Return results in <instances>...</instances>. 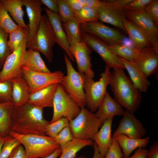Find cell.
Listing matches in <instances>:
<instances>
[{
  "label": "cell",
  "instance_id": "31",
  "mask_svg": "<svg viewBox=\"0 0 158 158\" xmlns=\"http://www.w3.org/2000/svg\"><path fill=\"white\" fill-rule=\"evenodd\" d=\"M62 27L70 46L80 42L81 37L80 24L75 17L63 23Z\"/></svg>",
  "mask_w": 158,
  "mask_h": 158
},
{
  "label": "cell",
  "instance_id": "11",
  "mask_svg": "<svg viewBox=\"0 0 158 158\" xmlns=\"http://www.w3.org/2000/svg\"><path fill=\"white\" fill-rule=\"evenodd\" d=\"M81 35L82 40L101 57L106 66L113 69H125L121 59L115 54L109 45L92 35L83 32H81Z\"/></svg>",
  "mask_w": 158,
  "mask_h": 158
},
{
  "label": "cell",
  "instance_id": "48",
  "mask_svg": "<svg viewBox=\"0 0 158 158\" xmlns=\"http://www.w3.org/2000/svg\"><path fill=\"white\" fill-rule=\"evenodd\" d=\"M42 4L45 6L50 11L58 13V0H40Z\"/></svg>",
  "mask_w": 158,
  "mask_h": 158
},
{
  "label": "cell",
  "instance_id": "45",
  "mask_svg": "<svg viewBox=\"0 0 158 158\" xmlns=\"http://www.w3.org/2000/svg\"><path fill=\"white\" fill-rule=\"evenodd\" d=\"M152 0H133L124 8L123 12L136 11L143 9Z\"/></svg>",
  "mask_w": 158,
  "mask_h": 158
},
{
  "label": "cell",
  "instance_id": "4",
  "mask_svg": "<svg viewBox=\"0 0 158 158\" xmlns=\"http://www.w3.org/2000/svg\"><path fill=\"white\" fill-rule=\"evenodd\" d=\"M56 43L52 27L46 15H42L39 28L32 39L28 42L26 48L41 52L49 63L52 61V48Z\"/></svg>",
  "mask_w": 158,
  "mask_h": 158
},
{
  "label": "cell",
  "instance_id": "1",
  "mask_svg": "<svg viewBox=\"0 0 158 158\" xmlns=\"http://www.w3.org/2000/svg\"><path fill=\"white\" fill-rule=\"evenodd\" d=\"M43 109L28 102L19 107H14L11 130L22 134L45 135L50 121L44 118Z\"/></svg>",
  "mask_w": 158,
  "mask_h": 158
},
{
  "label": "cell",
  "instance_id": "6",
  "mask_svg": "<svg viewBox=\"0 0 158 158\" xmlns=\"http://www.w3.org/2000/svg\"><path fill=\"white\" fill-rule=\"evenodd\" d=\"M67 74L61 84L66 93L80 108L86 106V99L84 90L85 75L74 69L71 62L66 54L64 55Z\"/></svg>",
  "mask_w": 158,
  "mask_h": 158
},
{
  "label": "cell",
  "instance_id": "47",
  "mask_svg": "<svg viewBox=\"0 0 158 158\" xmlns=\"http://www.w3.org/2000/svg\"><path fill=\"white\" fill-rule=\"evenodd\" d=\"M67 2L74 13L80 11L85 6L84 0H67Z\"/></svg>",
  "mask_w": 158,
  "mask_h": 158
},
{
  "label": "cell",
  "instance_id": "35",
  "mask_svg": "<svg viewBox=\"0 0 158 158\" xmlns=\"http://www.w3.org/2000/svg\"><path fill=\"white\" fill-rule=\"evenodd\" d=\"M18 26L13 21L0 0V27L9 33Z\"/></svg>",
  "mask_w": 158,
  "mask_h": 158
},
{
  "label": "cell",
  "instance_id": "18",
  "mask_svg": "<svg viewBox=\"0 0 158 158\" xmlns=\"http://www.w3.org/2000/svg\"><path fill=\"white\" fill-rule=\"evenodd\" d=\"M44 10L52 27L56 38V43L65 52L71 61H75L71 53L70 46L58 14L50 11L46 7H44Z\"/></svg>",
  "mask_w": 158,
  "mask_h": 158
},
{
  "label": "cell",
  "instance_id": "7",
  "mask_svg": "<svg viewBox=\"0 0 158 158\" xmlns=\"http://www.w3.org/2000/svg\"><path fill=\"white\" fill-rule=\"evenodd\" d=\"M102 125L95 114L84 107L69 123L74 138L81 140L92 139Z\"/></svg>",
  "mask_w": 158,
  "mask_h": 158
},
{
  "label": "cell",
  "instance_id": "44",
  "mask_svg": "<svg viewBox=\"0 0 158 158\" xmlns=\"http://www.w3.org/2000/svg\"><path fill=\"white\" fill-rule=\"evenodd\" d=\"M133 0H108L102 1L109 7L119 12L124 13V8Z\"/></svg>",
  "mask_w": 158,
  "mask_h": 158
},
{
  "label": "cell",
  "instance_id": "12",
  "mask_svg": "<svg viewBox=\"0 0 158 158\" xmlns=\"http://www.w3.org/2000/svg\"><path fill=\"white\" fill-rule=\"evenodd\" d=\"M28 42L27 35L17 48L7 57L0 71V82L22 75L21 68L27 50Z\"/></svg>",
  "mask_w": 158,
  "mask_h": 158
},
{
  "label": "cell",
  "instance_id": "25",
  "mask_svg": "<svg viewBox=\"0 0 158 158\" xmlns=\"http://www.w3.org/2000/svg\"><path fill=\"white\" fill-rule=\"evenodd\" d=\"M123 22L134 47L140 49L151 46L146 35L140 28L126 17L123 18Z\"/></svg>",
  "mask_w": 158,
  "mask_h": 158
},
{
  "label": "cell",
  "instance_id": "2",
  "mask_svg": "<svg viewBox=\"0 0 158 158\" xmlns=\"http://www.w3.org/2000/svg\"><path fill=\"white\" fill-rule=\"evenodd\" d=\"M123 69H113L109 85L114 99L125 110L134 113L141 103V92L126 75Z\"/></svg>",
  "mask_w": 158,
  "mask_h": 158
},
{
  "label": "cell",
  "instance_id": "16",
  "mask_svg": "<svg viewBox=\"0 0 158 158\" xmlns=\"http://www.w3.org/2000/svg\"><path fill=\"white\" fill-rule=\"evenodd\" d=\"M134 62L148 78L157 69L158 52L151 46L140 49Z\"/></svg>",
  "mask_w": 158,
  "mask_h": 158
},
{
  "label": "cell",
  "instance_id": "15",
  "mask_svg": "<svg viewBox=\"0 0 158 158\" xmlns=\"http://www.w3.org/2000/svg\"><path fill=\"white\" fill-rule=\"evenodd\" d=\"M70 50L76 61L78 72L87 77L93 78L95 74L92 68L90 56L92 50L82 40L70 46Z\"/></svg>",
  "mask_w": 158,
  "mask_h": 158
},
{
  "label": "cell",
  "instance_id": "38",
  "mask_svg": "<svg viewBox=\"0 0 158 158\" xmlns=\"http://www.w3.org/2000/svg\"><path fill=\"white\" fill-rule=\"evenodd\" d=\"M21 144L17 139L8 135L5 137L0 152V158H7L14 149Z\"/></svg>",
  "mask_w": 158,
  "mask_h": 158
},
{
  "label": "cell",
  "instance_id": "36",
  "mask_svg": "<svg viewBox=\"0 0 158 158\" xmlns=\"http://www.w3.org/2000/svg\"><path fill=\"white\" fill-rule=\"evenodd\" d=\"M8 33L0 27V71L5 61L11 53L7 45Z\"/></svg>",
  "mask_w": 158,
  "mask_h": 158
},
{
  "label": "cell",
  "instance_id": "40",
  "mask_svg": "<svg viewBox=\"0 0 158 158\" xmlns=\"http://www.w3.org/2000/svg\"><path fill=\"white\" fill-rule=\"evenodd\" d=\"M12 89L10 80L0 82V103L12 101Z\"/></svg>",
  "mask_w": 158,
  "mask_h": 158
},
{
  "label": "cell",
  "instance_id": "14",
  "mask_svg": "<svg viewBox=\"0 0 158 158\" xmlns=\"http://www.w3.org/2000/svg\"><path fill=\"white\" fill-rule=\"evenodd\" d=\"M146 133V130L143 124L134 114L125 110L112 137L122 134L129 138L140 139L142 138Z\"/></svg>",
  "mask_w": 158,
  "mask_h": 158
},
{
  "label": "cell",
  "instance_id": "53",
  "mask_svg": "<svg viewBox=\"0 0 158 158\" xmlns=\"http://www.w3.org/2000/svg\"><path fill=\"white\" fill-rule=\"evenodd\" d=\"M61 152V150L60 148L48 156L43 158H57L60 156Z\"/></svg>",
  "mask_w": 158,
  "mask_h": 158
},
{
  "label": "cell",
  "instance_id": "46",
  "mask_svg": "<svg viewBox=\"0 0 158 158\" xmlns=\"http://www.w3.org/2000/svg\"><path fill=\"white\" fill-rule=\"evenodd\" d=\"M7 158H28L23 146L21 144L17 146Z\"/></svg>",
  "mask_w": 158,
  "mask_h": 158
},
{
  "label": "cell",
  "instance_id": "34",
  "mask_svg": "<svg viewBox=\"0 0 158 158\" xmlns=\"http://www.w3.org/2000/svg\"><path fill=\"white\" fill-rule=\"evenodd\" d=\"M74 13V17L80 24L99 20L97 9L86 6L80 11Z\"/></svg>",
  "mask_w": 158,
  "mask_h": 158
},
{
  "label": "cell",
  "instance_id": "10",
  "mask_svg": "<svg viewBox=\"0 0 158 158\" xmlns=\"http://www.w3.org/2000/svg\"><path fill=\"white\" fill-rule=\"evenodd\" d=\"M22 75L29 86L30 93L54 84L61 83L64 76L63 73L57 71L49 73L35 72L22 66Z\"/></svg>",
  "mask_w": 158,
  "mask_h": 158
},
{
  "label": "cell",
  "instance_id": "21",
  "mask_svg": "<svg viewBox=\"0 0 158 158\" xmlns=\"http://www.w3.org/2000/svg\"><path fill=\"white\" fill-rule=\"evenodd\" d=\"M113 118H109L105 121L92 139L95 141L100 154L104 157L112 142L111 131Z\"/></svg>",
  "mask_w": 158,
  "mask_h": 158
},
{
  "label": "cell",
  "instance_id": "17",
  "mask_svg": "<svg viewBox=\"0 0 158 158\" xmlns=\"http://www.w3.org/2000/svg\"><path fill=\"white\" fill-rule=\"evenodd\" d=\"M28 19V42L36 33L40 25L42 8L40 0H22Z\"/></svg>",
  "mask_w": 158,
  "mask_h": 158
},
{
  "label": "cell",
  "instance_id": "51",
  "mask_svg": "<svg viewBox=\"0 0 158 158\" xmlns=\"http://www.w3.org/2000/svg\"><path fill=\"white\" fill-rule=\"evenodd\" d=\"M85 6L97 9L102 3L101 1L98 0H85Z\"/></svg>",
  "mask_w": 158,
  "mask_h": 158
},
{
  "label": "cell",
  "instance_id": "22",
  "mask_svg": "<svg viewBox=\"0 0 158 158\" xmlns=\"http://www.w3.org/2000/svg\"><path fill=\"white\" fill-rule=\"evenodd\" d=\"M97 10L99 21L110 24L127 33L123 22L125 17L124 13L109 7L103 1Z\"/></svg>",
  "mask_w": 158,
  "mask_h": 158
},
{
  "label": "cell",
  "instance_id": "29",
  "mask_svg": "<svg viewBox=\"0 0 158 158\" xmlns=\"http://www.w3.org/2000/svg\"><path fill=\"white\" fill-rule=\"evenodd\" d=\"M14 106L12 101L0 103V136L5 138L11 130L12 116Z\"/></svg>",
  "mask_w": 158,
  "mask_h": 158
},
{
  "label": "cell",
  "instance_id": "24",
  "mask_svg": "<svg viewBox=\"0 0 158 158\" xmlns=\"http://www.w3.org/2000/svg\"><path fill=\"white\" fill-rule=\"evenodd\" d=\"M59 84H54L31 93L28 102L43 109L53 107L54 95Z\"/></svg>",
  "mask_w": 158,
  "mask_h": 158
},
{
  "label": "cell",
  "instance_id": "28",
  "mask_svg": "<svg viewBox=\"0 0 158 158\" xmlns=\"http://www.w3.org/2000/svg\"><path fill=\"white\" fill-rule=\"evenodd\" d=\"M13 21L20 27L28 28L23 19L24 12L22 0H1Z\"/></svg>",
  "mask_w": 158,
  "mask_h": 158
},
{
  "label": "cell",
  "instance_id": "19",
  "mask_svg": "<svg viewBox=\"0 0 158 158\" xmlns=\"http://www.w3.org/2000/svg\"><path fill=\"white\" fill-rule=\"evenodd\" d=\"M125 112L123 108L107 91L95 114L102 125L108 118L115 116H122Z\"/></svg>",
  "mask_w": 158,
  "mask_h": 158
},
{
  "label": "cell",
  "instance_id": "32",
  "mask_svg": "<svg viewBox=\"0 0 158 158\" xmlns=\"http://www.w3.org/2000/svg\"><path fill=\"white\" fill-rule=\"evenodd\" d=\"M110 46L117 56L130 61H134L140 51V49L133 47L126 46L123 44H117Z\"/></svg>",
  "mask_w": 158,
  "mask_h": 158
},
{
  "label": "cell",
  "instance_id": "9",
  "mask_svg": "<svg viewBox=\"0 0 158 158\" xmlns=\"http://www.w3.org/2000/svg\"><path fill=\"white\" fill-rule=\"evenodd\" d=\"M80 28L81 32L96 37L109 45L122 44L125 39L124 35L119 30L99 21L80 24Z\"/></svg>",
  "mask_w": 158,
  "mask_h": 158
},
{
  "label": "cell",
  "instance_id": "52",
  "mask_svg": "<svg viewBox=\"0 0 158 158\" xmlns=\"http://www.w3.org/2000/svg\"><path fill=\"white\" fill-rule=\"evenodd\" d=\"M94 148V154L92 158H105V157L99 153L96 144L94 142L92 145ZM77 158H87L83 156H81Z\"/></svg>",
  "mask_w": 158,
  "mask_h": 158
},
{
  "label": "cell",
  "instance_id": "50",
  "mask_svg": "<svg viewBox=\"0 0 158 158\" xmlns=\"http://www.w3.org/2000/svg\"><path fill=\"white\" fill-rule=\"evenodd\" d=\"M147 150L144 148H138L131 156L123 158H145Z\"/></svg>",
  "mask_w": 158,
  "mask_h": 158
},
{
  "label": "cell",
  "instance_id": "54",
  "mask_svg": "<svg viewBox=\"0 0 158 158\" xmlns=\"http://www.w3.org/2000/svg\"><path fill=\"white\" fill-rule=\"evenodd\" d=\"M5 140V138L2 137L0 136V152L2 147L4 143Z\"/></svg>",
  "mask_w": 158,
  "mask_h": 158
},
{
  "label": "cell",
  "instance_id": "42",
  "mask_svg": "<svg viewBox=\"0 0 158 158\" xmlns=\"http://www.w3.org/2000/svg\"><path fill=\"white\" fill-rule=\"evenodd\" d=\"M105 158H123L121 147L115 137H112V143L105 156Z\"/></svg>",
  "mask_w": 158,
  "mask_h": 158
},
{
  "label": "cell",
  "instance_id": "5",
  "mask_svg": "<svg viewBox=\"0 0 158 158\" xmlns=\"http://www.w3.org/2000/svg\"><path fill=\"white\" fill-rule=\"evenodd\" d=\"M111 75L110 68L106 66L104 71L100 74V78L98 81H95L93 78L85 75L84 90L86 106L91 112H96L101 103L107 92Z\"/></svg>",
  "mask_w": 158,
  "mask_h": 158
},
{
  "label": "cell",
  "instance_id": "23",
  "mask_svg": "<svg viewBox=\"0 0 158 158\" xmlns=\"http://www.w3.org/2000/svg\"><path fill=\"white\" fill-rule=\"evenodd\" d=\"M120 58L134 86L141 92H146L150 85V82L147 78L134 62Z\"/></svg>",
  "mask_w": 158,
  "mask_h": 158
},
{
  "label": "cell",
  "instance_id": "37",
  "mask_svg": "<svg viewBox=\"0 0 158 158\" xmlns=\"http://www.w3.org/2000/svg\"><path fill=\"white\" fill-rule=\"evenodd\" d=\"M69 121L66 118H62L48 125L45 135L55 137L65 127L69 125Z\"/></svg>",
  "mask_w": 158,
  "mask_h": 158
},
{
  "label": "cell",
  "instance_id": "13",
  "mask_svg": "<svg viewBox=\"0 0 158 158\" xmlns=\"http://www.w3.org/2000/svg\"><path fill=\"white\" fill-rule=\"evenodd\" d=\"M125 17L145 32L151 46L158 52V29L144 9L125 12Z\"/></svg>",
  "mask_w": 158,
  "mask_h": 158
},
{
  "label": "cell",
  "instance_id": "8",
  "mask_svg": "<svg viewBox=\"0 0 158 158\" xmlns=\"http://www.w3.org/2000/svg\"><path fill=\"white\" fill-rule=\"evenodd\" d=\"M53 113L50 123L63 117L70 121L79 114L81 108L66 93L62 84L58 85L53 102Z\"/></svg>",
  "mask_w": 158,
  "mask_h": 158
},
{
  "label": "cell",
  "instance_id": "39",
  "mask_svg": "<svg viewBox=\"0 0 158 158\" xmlns=\"http://www.w3.org/2000/svg\"><path fill=\"white\" fill-rule=\"evenodd\" d=\"M58 13L61 21L66 22L74 17V13L68 5L67 0H58Z\"/></svg>",
  "mask_w": 158,
  "mask_h": 158
},
{
  "label": "cell",
  "instance_id": "49",
  "mask_svg": "<svg viewBox=\"0 0 158 158\" xmlns=\"http://www.w3.org/2000/svg\"><path fill=\"white\" fill-rule=\"evenodd\" d=\"M145 158H158V142L155 141L147 150Z\"/></svg>",
  "mask_w": 158,
  "mask_h": 158
},
{
  "label": "cell",
  "instance_id": "43",
  "mask_svg": "<svg viewBox=\"0 0 158 158\" xmlns=\"http://www.w3.org/2000/svg\"><path fill=\"white\" fill-rule=\"evenodd\" d=\"M156 26L158 27V0H152L144 9Z\"/></svg>",
  "mask_w": 158,
  "mask_h": 158
},
{
  "label": "cell",
  "instance_id": "3",
  "mask_svg": "<svg viewBox=\"0 0 158 158\" xmlns=\"http://www.w3.org/2000/svg\"><path fill=\"white\" fill-rule=\"evenodd\" d=\"M9 135L20 142L28 158H43L61 148L54 138L46 135L22 134L11 130Z\"/></svg>",
  "mask_w": 158,
  "mask_h": 158
},
{
  "label": "cell",
  "instance_id": "30",
  "mask_svg": "<svg viewBox=\"0 0 158 158\" xmlns=\"http://www.w3.org/2000/svg\"><path fill=\"white\" fill-rule=\"evenodd\" d=\"M91 139L81 140L75 138L61 147V153L59 158H76L77 153L80 150L88 146H92Z\"/></svg>",
  "mask_w": 158,
  "mask_h": 158
},
{
  "label": "cell",
  "instance_id": "20",
  "mask_svg": "<svg viewBox=\"0 0 158 158\" xmlns=\"http://www.w3.org/2000/svg\"><path fill=\"white\" fill-rule=\"evenodd\" d=\"M10 80L12 102L14 107H19L28 102L31 93L28 85L22 75Z\"/></svg>",
  "mask_w": 158,
  "mask_h": 158
},
{
  "label": "cell",
  "instance_id": "33",
  "mask_svg": "<svg viewBox=\"0 0 158 158\" xmlns=\"http://www.w3.org/2000/svg\"><path fill=\"white\" fill-rule=\"evenodd\" d=\"M28 28L18 26L8 33L7 45L11 52H13L27 36Z\"/></svg>",
  "mask_w": 158,
  "mask_h": 158
},
{
  "label": "cell",
  "instance_id": "26",
  "mask_svg": "<svg viewBox=\"0 0 158 158\" xmlns=\"http://www.w3.org/2000/svg\"><path fill=\"white\" fill-rule=\"evenodd\" d=\"M122 148L123 157L130 156L132 152L137 148H145L150 142L149 136L144 138H132L122 134L117 135L115 137Z\"/></svg>",
  "mask_w": 158,
  "mask_h": 158
},
{
  "label": "cell",
  "instance_id": "27",
  "mask_svg": "<svg viewBox=\"0 0 158 158\" xmlns=\"http://www.w3.org/2000/svg\"><path fill=\"white\" fill-rule=\"evenodd\" d=\"M22 66L35 72H51L46 66L40 52L30 49L26 50Z\"/></svg>",
  "mask_w": 158,
  "mask_h": 158
},
{
  "label": "cell",
  "instance_id": "41",
  "mask_svg": "<svg viewBox=\"0 0 158 158\" xmlns=\"http://www.w3.org/2000/svg\"><path fill=\"white\" fill-rule=\"evenodd\" d=\"M73 138L69 125L63 129L54 138L61 147L71 141Z\"/></svg>",
  "mask_w": 158,
  "mask_h": 158
}]
</instances>
